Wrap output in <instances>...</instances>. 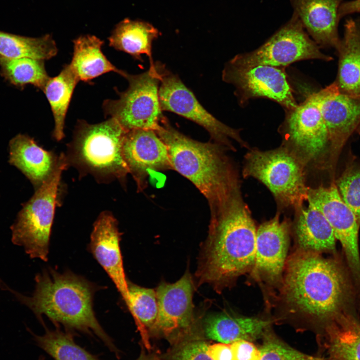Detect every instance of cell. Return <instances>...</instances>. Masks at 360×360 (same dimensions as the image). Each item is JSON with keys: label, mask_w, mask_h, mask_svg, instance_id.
I'll return each mask as SVG.
<instances>
[{"label": "cell", "mask_w": 360, "mask_h": 360, "mask_svg": "<svg viewBox=\"0 0 360 360\" xmlns=\"http://www.w3.org/2000/svg\"><path fill=\"white\" fill-rule=\"evenodd\" d=\"M336 184L342 200L360 222V167L348 169Z\"/></svg>", "instance_id": "836d02e7"}, {"label": "cell", "mask_w": 360, "mask_h": 360, "mask_svg": "<svg viewBox=\"0 0 360 360\" xmlns=\"http://www.w3.org/2000/svg\"><path fill=\"white\" fill-rule=\"evenodd\" d=\"M359 132H360V129Z\"/></svg>", "instance_id": "ab89813d"}, {"label": "cell", "mask_w": 360, "mask_h": 360, "mask_svg": "<svg viewBox=\"0 0 360 360\" xmlns=\"http://www.w3.org/2000/svg\"><path fill=\"white\" fill-rule=\"evenodd\" d=\"M35 282V290L28 296L5 284L0 285L30 308L40 321L44 314L56 326H63L66 330L96 336L120 356L118 350L98 322L94 311L93 299L96 290L94 284L70 271L60 273L52 268L36 274Z\"/></svg>", "instance_id": "3957f363"}, {"label": "cell", "mask_w": 360, "mask_h": 360, "mask_svg": "<svg viewBox=\"0 0 360 360\" xmlns=\"http://www.w3.org/2000/svg\"><path fill=\"white\" fill-rule=\"evenodd\" d=\"M360 12V0H354L340 4L338 9L340 18L350 14Z\"/></svg>", "instance_id": "8d00e7d4"}, {"label": "cell", "mask_w": 360, "mask_h": 360, "mask_svg": "<svg viewBox=\"0 0 360 360\" xmlns=\"http://www.w3.org/2000/svg\"><path fill=\"white\" fill-rule=\"evenodd\" d=\"M222 79L234 86L235 96L242 106L250 99L258 98L274 101L286 110H293L298 104L283 68L268 65L242 68L228 62L222 72Z\"/></svg>", "instance_id": "7c38bea8"}, {"label": "cell", "mask_w": 360, "mask_h": 360, "mask_svg": "<svg viewBox=\"0 0 360 360\" xmlns=\"http://www.w3.org/2000/svg\"><path fill=\"white\" fill-rule=\"evenodd\" d=\"M128 308L134 318L142 342L148 350L151 349L149 336L158 314L156 292L128 282Z\"/></svg>", "instance_id": "f1b7e54d"}, {"label": "cell", "mask_w": 360, "mask_h": 360, "mask_svg": "<svg viewBox=\"0 0 360 360\" xmlns=\"http://www.w3.org/2000/svg\"><path fill=\"white\" fill-rule=\"evenodd\" d=\"M8 162L18 169L30 182L35 190L52 174L59 156L45 150L28 136L18 134L8 144Z\"/></svg>", "instance_id": "ffe728a7"}, {"label": "cell", "mask_w": 360, "mask_h": 360, "mask_svg": "<svg viewBox=\"0 0 360 360\" xmlns=\"http://www.w3.org/2000/svg\"><path fill=\"white\" fill-rule=\"evenodd\" d=\"M166 144L172 169L188 179L206 198L210 217L240 193L236 172L225 146L184 135L164 117L155 131Z\"/></svg>", "instance_id": "277c9868"}, {"label": "cell", "mask_w": 360, "mask_h": 360, "mask_svg": "<svg viewBox=\"0 0 360 360\" xmlns=\"http://www.w3.org/2000/svg\"><path fill=\"white\" fill-rule=\"evenodd\" d=\"M0 66L4 76L16 85L31 84L42 90L50 78L42 60L26 57L10 58L0 56Z\"/></svg>", "instance_id": "4dcf8cb0"}, {"label": "cell", "mask_w": 360, "mask_h": 360, "mask_svg": "<svg viewBox=\"0 0 360 360\" xmlns=\"http://www.w3.org/2000/svg\"><path fill=\"white\" fill-rule=\"evenodd\" d=\"M290 224L276 214L256 229L254 264L250 272L255 281L279 288L288 259Z\"/></svg>", "instance_id": "9a60e30c"}, {"label": "cell", "mask_w": 360, "mask_h": 360, "mask_svg": "<svg viewBox=\"0 0 360 360\" xmlns=\"http://www.w3.org/2000/svg\"><path fill=\"white\" fill-rule=\"evenodd\" d=\"M194 290L188 272L174 283L162 282L156 290L158 314L150 334L173 343L198 329L194 312Z\"/></svg>", "instance_id": "4fadbf2b"}, {"label": "cell", "mask_w": 360, "mask_h": 360, "mask_svg": "<svg viewBox=\"0 0 360 360\" xmlns=\"http://www.w3.org/2000/svg\"><path fill=\"white\" fill-rule=\"evenodd\" d=\"M122 154L138 191L146 187L150 171L172 169L167 146L153 130L128 131L123 142Z\"/></svg>", "instance_id": "2e32d148"}, {"label": "cell", "mask_w": 360, "mask_h": 360, "mask_svg": "<svg viewBox=\"0 0 360 360\" xmlns=\"http://www.w3.org/2000/svg\"><path fill=\"white\" fill-rule=\"evenodd\" d=\"M74 52L70 65L79 80L88 82L98 76L114 72L122 76L124 70L117 68L102 51L104 42L92 35L82 36L74 41Z\"/></svg>", "instance_id": "484cf974"}, {"label": "cell", "mask_w": 360, "mask_h": 360, "mask_svg": "<svg viewBox=\"0 0 360 360\" xmlns=\"http://www.w3.org/2000/svg\"><path fill=\"white\" fill-rule=\"evenodd\" d=\"M256 229L240 193L210 217L196 273L198 286L208 284L220 292L250 273L255 260Z\"/></svg>", "instance_id": "7a4b0ae2"}, {"label": "cell", "mask_w": 360, "mask_h": 360, "mask_svg": "<svg viewBox=\"0 0 360 360\" xmlns=\"http://www.w3.org/2000/svg\"><path fill=\"white\" fill-rule=\"evenodd\" d=\"M58 52L52 36L47 34L31 38L7 33L0 30V56L6 58H30L46 60Z\"/></svg>", "instance_id": "83f0119b"}, {"label": "cell", "mask_w": 360, "mask_h": 360, "mask_svg": "<svg viewBox=\"0 0 360 360\" xmlns=\"http://www.w3.org/2000/svg\"><path fill=\"white\" fill-rule=\"evenodd\" d=\"M312 59L326 61L332 58L322 53L294 14L290 20L258 48L239 54L229 62L239 67L268 65L278 68Z\"/></svg>", "instance_id": "9c48e42d"}, {"label": "cell", "mask_w": 360, "mask_h": 360, "mask_svg": "<svg viewBox=\"0 0 360 360\" xmlns=\"http://www.w3.org/2000/svg\"><path fill=\"white\" fill-rule=\"evenodd\" d=\"M164 68L162 64L152 62L142 73L131 74L124 72L122 76L128 82V88L118 92L116 100L104 101L106 115L116 120L127 131L138 129L156 131L164 117L158 94Z\"/></svg>", "instance_id": "ba28073f"}, {"label": "cell", "mask_w": 360, "mask_h": 360, "mask_svg": "<svg viewBox=\"0 0 360 360\" xmlns=\"http://www.w3.org/2000/svg\"><path fill=\"white\" fill-rule=\"evenodd\" d=\"M136 360H162V357L156 352L146 354L144 348Z\"/></svg>", "instance_id": "74e56055"}, {"label": "cell", "mask_w": 360, "mask_h": 360, "mask_svg": "<svg viewBox=\"0 0 360 360\" xmlns=\"http://www.w3.org/2000/svg\"><path fill=\"white\" fill-rule=\"evenodd\" d=\"M127 132L111 118L96 124L79 121L66 155L68 164L81 176L90 174L100 182L124 183L129 173L122 154Z\"/></svg>", "instance_id": "5b68a950"}, {"label": "cell", "mask_w": 360, "mask_h": 360, "mask_svg": "<svg viewBox=\"0 0 360 360\" xmlns=\"http://www.w3.org/2000/svg\"><path fill=\"white\" fill-rule=\"evenodd\" d=\"M207 352L212 360H235L230 344L222 342L210 344Z\"/></svg>", "instance_id": "d590c367"}, {"label": "cell", "mask_w": 360, "mask_h": 360, "mask_svg": "<svg viewBox=\"0 0 360 360\" xmlns=\"http://www.w3.org/2000/svg\"><path fill=\"white\" fill-rule=\"evenodd\" d=\"M235 360H258L260 352L252 342L240 340L231 344Z\"/></svg>", "instance_id": "e575fe53"}, {"label": "cell", "mask_w": 360, "mask_h": 360, "mask_svg": "<svg viewBox=\"0 0 360 360\" xmlns=\"http://www.w3.org/2000/svg\"><path fill=\"white\" fill-rule=\"evenodd\" d=\"M68 163L64 154L50 177L22 204L10 226L12 242L24 248L32 258L48 260L50 238L62 172Z\"/></svg>", "instance_id": "52a82bcc"}, {"label": "cell", "mask_w": 360, "mask_h": 360, "mask_svg": "<svg viewBox=\"0 0 360 360\" xmlns=\"http://www.w3.org/2000/svg\"><path fill=\"white\" fill-rule=\"evenodd\" d=\"M78 80L70 64H66L58 76L50 78L42 90L52 108L54 120L52 136L58 141L64 137L66 114Z\"/></svg>", "instance_id": "4316f807"}, {"label": "cell", "mask_w": 360, "mask_h": 360, "mask_svg": "<svg viewBox=\"0 0 360 360\" xmlns=\"http://www.w3.org/2000/svg\"><path fill=\"white\" fill-rule=\"evenodd\" d=\"M342 0H290L304 28L318 45L338 49V9Z\"/></svg>", "instance_id": "ac0fdd59"}, {"label": "cell", "mask_w": 360, "mask_h": 360, "mask_svg": "<svg viewBox=\"0 0 360 360\" xmlns=\"http://www.w3.org/2000/svg\"><path fill=\"white\" fill-rule=\"evenodd\" d=\"M305 164L286 147L267 151L252 149L245 156L243 175L262 182L282 206L299 210L308 198Z\"/></svg>", "instance_id": "8992f818"}, {"label": "cell", "mask_w": 360, "mask_h": 360, "mask_svg": "<svg viewBox=\"0 0 360 360\" xmlns=\"http://www.w3.org/2000/svg\"><path fill=\"white\" fill-rule=\"evenodd\" d=\"M172 344L166 356L168 360H212L207 352L210 344L202 330L197 329Z\"/></svg>", "instance_id": "1f68e13d"}, {"label": "cell", "mask_w": 360, "mask_h": 360, "mask_svg": "<svg viewBox=\"0 0 360 360\" xmlns=\"http://www.w3.org/2000/svg\"><path fill=\"white\" fill-rule=\"evenodd\" d=\"M160 34L158 30L148 22L126 18L116 24L108 39L110 46L115 49L140 61L145 54L151 62H154L152 42Z\"/></svg>", "instance_id": "d4e9b609"}, {"label": "cell", "mask_w": 360, "mask_h": 360, "mask_svg": "<svg viewBox=\"0 0 360 360\" xmlns=\"http://www.w3.org/2000/svg\"><path fill=\"white\" fill-rule=\"evenodd\" d=\"M258 360H322L321 357L305 354L280 339L268 328L261 338Z\"/></svg>", "instance_id": "d6a6232c"}, {"label": "cell", "mask_w": 360, "mask_h": 360, "mask_svg": "<svg viewBox=\"0 0 360 360\" xmlns=\"http://www.w3.org/2000/svg\"><path fill=\"white\" fill-rule=\"evenodd\" d=\"M45 334L34 335L37 344L54 360H100L74 341L72 332L58 328L50 330L44 326Z\"/></svg>", "instance_id": "f546056e"}, {"label": "cell", "mask_w": 360, "mask_h": 360, "mask_svg": "<svg viewBox=\"0 0 360 360\" xmlns=\"http://www.w3.org/2000/svg\"><path fill=\"white\" fill-rule=\"evenodd\" d=\"M294 232L298 249L336 252V240L332 226L324 215L310 204L307 208L299 209Z\"/></svg>", "instance_id": "603a6c76"}, {"label": "cell", "mask_w": 360, "mask_h": 360, "mask_svg": "<svg viewBox=\"0 0 360 360\" xmlns=\"http://www.w3.org/2000/svg\"><path fill=\"white\" fill-rule=\"evenodd\" d=\"M158 94L162 112L174 113L200 125L209 133L214 142L231 150L234 148L232 140L248 146L240 134V129L230 127L210 114L179 76L166 68L162 72Z\"/></svg>", "instance_id": "30bf717a"}, {"label": "cell", "mask_w": 360, "mask_h": 360, "mask_svg": "<svg viewBox=\"0 0 360 360\" xmlns=\"http://www.w3.org/2000/svg\"><path fill=\"white\" fill-rule=\"evenodd\" d=\"M329 143L335 150L341 148L360 122V99L340 92L336 82L320 104Z\"/></svg>", "instance_id": "d6986e66"}, {"label": "cell", "mask_w": 360, "mask_h": 360, "mask_svg": "<svg viewBox=\"0 0 360 360\" xmlns=\"http://www.w3.org/2000/svg\"><path fill=\"white\" fill-rule=\"evenodd\" d=\"M330 89V85L309 95L294 109L286 110L282 124L285 138L306 164L318 158L329 143L320 104Z\"/></svg>", "instance_id": "8fae6325"}, {"label": "cell", "mask_w": 360, "mask_h": 360, "mask_svg": "<svg viewBox=\"0 0 360 360\" xmlns=\"http://www.w3.org/2000/svg\"><path fill=\"white\" fill-rule=\"evenodd\" d=\"M272 324L269 319L222 312L210 314L204 320L202 331L206 338L226 344L261 338Z\"/></svg>", "instance_id": "7402d4cb"}, {"label": "cell", "mask_w": 360, "mask_h": 360, "mask_svg": "<svg viewBox=\"0 0 360 360\" xmlns=\"http://www.w3.org/2000/svg\"><path fill=\"white\" fill-rule=\"evenodd\" d=\"M279 300L286 318L320 332L340 316L358 314L360 288L337 252L297 249L288 258Z\"/></svg>", "instance_id": "6da1fadb"}, {"label": "cell", "mask_w": 360, "mask_h": 360, "mask_svg": "<svg viewBox=\"0 0 360 360\" xmlns=\"http://www.w3.org/2000/svg\"><path fill=\"white\" fill-rule=\"evenodd\" d=\"M121 234L118 222L109 212H103L93 226L89 251L110 278L128 308V282L120 248Z\"/></svg>", "instance_id": "e0dca14e"}, {"label": "cell", "mask_w": 360, "mask_h": 360, "mask_svg": "<svg viewBox=\"0 0 360 360\" xmlns=\"http://www.w3.org/2000/svg\"><path fill=\"white\" fill-rule=\"evenodd\" d=\"M340 54L338 81L340 92L360 99V29L352 20L344 25Z\"/></svg>", "instance_id": "cb8c5ba5"}, {"label": "cell", "mask_w": 360, "mask_h": 360, "mask_svg": "<svg viewBox=\"0 0 360 360\" xmlns=\"http://www.w3.org/2000/svg\"><path fill=\"white\" fill-rule=\"evenodd\" d=\"M318 336L322 360H360L358 315L340 316L326 326Z\"/></svg>", "instance_id": "44dd1931"}, {"label": "cell", "mask_w": 360, "mask_h": 360, "mask_svg": "<svg viewBox=\"0 0 360 360\" xmlns=\"http://www.w3.org/2000/svg\"><path fill=\"white\" fill-rule=\"evenodd\" d=\"M308 202L319 210L340 242L346 262L360 287V255L358 236L360 222L342 200L336 184L309 188Z\"/></svg>", "instance_id": "5bb4252c"}, {"label": "cell", "mask_w": 360, "mask_h": 360, "mask_svg": "<svg viewBox=\"0 0 360 360\" xmlns=\"http://www.w3.org/2000/svg\"><path fill=\"white\" fill-rule=\"evenodd\" d=\"M39 360H44V358L43 356H40Z\"/></svg>", "instance_id": "f35d334b"}]
</instances>
